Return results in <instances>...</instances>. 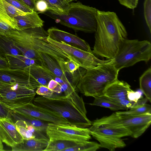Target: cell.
<instances>
[{
    "mask_svg": "<svg viewBox=\"0 0 151 151\" xmlns=\"http://www.w3.org/2000/svg\"><path fill=\"white\" fill-rule=\"evenodd\" d=\"M64 94L54 93L49 98L38 96L35 98L33 103L63 118L70 124L84 127L91 126L92 122L86 116L85 103L75 89L69 90Z\"/></svg>",
    "mask_w": 151,
    "mask_h": 151,
    "instance_id": "1",
    "label": "cell"
},
{
    "mask_svg": "<svg viewBox=\"0 0 151 151\" xmlns=\"http://www.w3.org/2000/svg\"><path fill=\"white\" fill-rule=\"evenodd\" d=\"M6 36L11 40L22 54L27 58L41 61L38 53H43L57 61L72 60L59 47L47 40L48 33L42 27L22 30L13 29Z\"/></svg>",
    "mask_w": 151,
    "mask_h": 151,
    "instance_id": "2",
    "label": "cell"
},
{
    "mask_svg": "<svg viewBox=\"0 0 151 151\" xmlns=\"http://www.w3.org/2000/svg\"><path fill=\"white\" fill-rule=\"evenodd\" d=\"M97 19V29L92 52L99 56L112 59L122 41L127 38V31L114 12L98 10Z\"/></svg>",
    "mask_w": 151,
    "mask_h": 151,
    "instance_id": "3",
    "label": "cell"
},
{
    "mask_svg": "<svg viewBox=\"0 0 151 151\" xmlns=\"http://www.w3.org/2000/svg\"><path fill=\"white\" fill-rule=\"evenodd\" d=\"M98 10L78 1L70 3L64 12L47 11L43 14L54 19L57 23L75 31L93 33L97 29Z\"/></svg>",
    "mask_w": 151,
    "mask_h": 151,
    "instance_id": "4",
    "label": "cell"
},
{
    "mask_svg": "<svg viewBox=\"0 0 151 151\" xmlns=\"http://www.w3.org/2000/svg\"><path fill=\"white\" fill-rule=\"evenodd\" d=\"M119 71L111 59L109 62L87 70L76 87L81 93L86 96L94 97L103 95L106 88L118 80Z\"/></svg>",
    "mask_w": 151,
    "mask_h": 151,
    "instance_id": "5",
    "label": "cell"
},
{
    "mask_svg": "<svg viewBox=\"0 0 151 151\" xmlns=\"http://www.w3.org/2000/svg\"><path fill=\"white\" fill-rule=\"evenodd\" d=\"M151 58V44L144 40L124 39L121 42L114 57L112 59L117 70L133 66L144 61L147 63Z\"/></svg>",
    "mask_w": 151,
    "mask_h": 151,
    "instance_id": "6",
    "label": "cell"
},
{
    "mask_svg": "<svg viewBox=\"0 0 151 151\" xmlns=\"http://www.w3.org/2000/svg\"><path fill=\"white\" fill-rule=\"evenodd\" d=\"M151 123V113L134 116L119 115L115 112L94 120L91 126L124 128L130 132V136L136 138L145 132Z\"/></svg>",
    "mask_w": 151,
    "mask_h": 151,
    "instance_id": "7",
    "label": "cell"
},
{
    "mask_svg": "<svg viewBox=\"0 0 151 151\" xmlns=\"http://www.w3.org/2000/svg\"><path fill=\"white\" fill-rule=\"evenodd\" d=\"M46 134L49 141H68L80 143L91 138L89 128L69 124L48 123Z\"/></svg>",
    "mask_w": 151,
    "mask_h": 151,
    "instance_id": "8",
    "label": "cell"
},
{
    "mask_svg": "<svg viewBox=\"0 0 151 151\" xmlns=\"http://www.w3.org/2000/svg\"><path fill=\"white\" fill-rule=\"evenodd\" d=\"M89 128L91 135L99 142L101 147L110 151L125 147L126 144L122 138L131 134L128 130L123 127L91 126Z\"/></svg>",
    "mask_w": 151,
    "mask_h": 151,
    "instance_id": "9",
    "label": "cell"
},
{
    "mask_svg": "<svg viewBox=\"0 0 151 151\" xmlns=\"http://www.w3.org/2000/svg\"><path fill=\"white\" fill-rule=\"evenodd\" d=\"M47 40L60 49L72 60L78 64L80 67L86 70L94 68L100 64L109 62L111 60L100 59L92 52L84 51L63 42L56 41L50 39L49 36Z\"/></svg>",
    "mask_w": 151,
    "mask_h": 151,
    "instance_id": "10",
    "label": "cell"
},
{
    "mask_svg": "<svg viewBox=\"0 0 151 151\" xmlns=\"http://www.w3.org/2000/svg\"><path fill=\"white\" fill-rule=\"evenodd\" d=\"M36 93L26 86L13 89H0V102L6 106H21L32 102Z\"/></svg>",
    "mask_w": 151,
    "mask_h": 151,
    "instance_id": "11",
    "label": "cell"
},
{
    "mask_svg": "<svg viewBox=\"0 0 151 151\" xmlns=\"http://www.w3.org/2000/svg\"><path fill=\"white\" fill-rule=\"evenodd\" d=\"M5 106L11 111L32 116L48 123L69 124L63 118L45 111L33 102L21 106Z\"/></svg>",
    "mask_w": 151,
    "mask_h": 151,
    "instance_id": "12",
    "label": "cell"
},
{
    "mask_svg": "<svg viewBox=\"0 0 151 151\" xmlns=\"http://www.w3.org/2000/svg\"><path fill=\"white\" fill-rule=\"evenodd\" d=\"M0 81L25 86L35 90L41 85L24 70L0 68Z\"/></svg>",
    "mask_w": 151,
    "mask_h": 151,
    "instance_id": "13",
    "label": "cell"
},
{
    "mask_svg": "<svg viewBox=\"0 0 151 151\" xmlns=\"http://www.w3.org/2000/svg\"><path fill=\"white\" fill-rule=\"evenodd\" d=\"M51 39L59 42H63L70 46L84 51L92 52L89 44L78 36L55 27H51L47 31Z\"/></svg>",
    "mask_w": 151,
    "mask_h": 151,
    "instance_id": "14",
    "label": "cell"
},
{
    "mask_svg": "<svg viewBox=\"0 0 151 151\" xmlns=\"http://www.w3.org/2000/svg\"><path fill=\"white\" fill-rule=\"evenodd\" d=\"M0 136L2 142L11 147L22 142L24 139L11 119L0 118Z\"/></svg>",
    "mask_w": 151,
    "mask_h": 151,
    "instance_id": "15",
    "label": "cell"
},
{
    "mask_svg": "<svg viewBox=\"0 0 151 151\" xmlns=\"http://www.w3.org/2000/svg\"><path fill=\"white\" fill-rule=\"evenodd\" d=\"M131 90V86L128 83L118 79L106 88L104 95L115 100L128 99V92Z\"/></svg>",
    "mask_w": 151,
    "mask_h": 151,
    "instance_id": "16",
    "label": "cell"
},
{
    "mask_svg": "<svg viewBox=\"0 0 151 151\" xmlns=\"http://www.w3.org/2000/svg\"><path fill=\"white\" fill-rule=\"evenodd\" d=\"M38 55L43 65L48 68L56 77L60 79L64 83L72 84L71 80L68 77L67 73L63 71L56 59L46 53H39Z\"/></svg>",
    "mask_w": 151,
    "mask_h": 151,
    "instance_id": "17",
    "label": "cell"
},
{
    "mask_svg": "<svg viewBox=\"0 0 151 151\" xmlns=\"http://www.w3.org/2000/svg\"><path fill=\"white\" fill-rule=\"evenodd\" d=\"M24 70L32 75L41 85L47 86L51 80H55L57 78L43 65H34L28 66Z\"/></svg>",
    "mask_w": 151,
    "mask_h": 151,
    "instance_id": "18",
    "label": "cell"
},
{
    "mask_svg": "<svg viewBox=\"0 0 151 151\" xmlns=\"http://www.w3.org/2000/svg\"><path fill=\"white\" fill-rule=\"evenodd\" d=\"M13 19L17 22L19 30L42 27L44 21L38 15V13L33 11L24 15L15 17Z\"/></svg>",
    "mask_w": 151,
    "mask_h": 151,
    "instance_id": "19",
    "label": "cell"
},
{
    "mask_svg": "<svg viewBox=\"0 0 151 151\" xmlns=\"http://www.w3.org/2000/svg\"><path fill=\"white\" fill-rule=\"evenodd\" d=\"M49 139L32 138L24 139L21 142L12 147L13 151H43L48 145Z\"/></svg>",
    "mask_w": 151,
    "mask_h": 151,
    "instance_id": "20",
    "label": "cell"
},
{
    "mask_svg": "<svg viewBox=\"0 0 151 151\" xmlns=\"http://www.w3.org/2000/svg\"><path fill=\"white\" fill-rule=\"evenodd\" d=\"M4 57L9 67L14 69L24 70L26 68L34 65H43L40 60L27 58L22 55H14L7 54Z\"/></svg>",
    "mask_w": 151,
    "mask_h": 151,
    "instance_id": "21",
    "label": "cell"
},
{
    "mask_svg": "<svg viewBox=\"0 0 151 151\" xmlns=\"http://www.w3.org/2000/svg\"><path fill=\"white\" fill-rule=\"evenodd\" d=\"M10 112L11 119L14 122L18 120L25 121L29 124L31 125L38 130L46 133L48 123L42 121L32 116L14 112L8 110Z\"/></svg>",
    "mask_w": 151,
    "mask_h": 151,
    "instance_id": "22",
    "label": "cell"
},
{
    "mask_svg": "<svg viewBox=\"0 0 151 151\" xmlns=\"http://www.w3.org/2000/svg\"><path fill=\"white\" fill-rule=\"evenodd\" d=\"M0 53L4 57L7 54L14 55H22L11 40L6 36H0Z\"/></svg>",
    "mask_w": 151,
    "mask_h": 151,
    "instance_id": "23",
    "label": "cell"
},
{
    "mask_svg": "<svg viewBox=\"0 0 151 151\" xmlns=\"http://www.w3.org/2000/svg\"><path fill=\"white\" fill-rule=\"evenodd\" d=\"M94 98L93 103L89 104L108 108L113 111L126 109L125 108L118 104L112 99L104 95Z\"/></svg>",
    "mask_w": 151,
    "mask_h": 151,
    "instance_id": "24",
    "label": "cell"
},
{
    "mask_svg": "<svg viewBox=\"0 0 151 151\" xmlns=\"http://www.w3.org/2000/svg\"><path fill=\"white\" fill-rule=\"evenodd\" d=\"M140 89L150 102L151 101V68L146 70L139 78Z\"/></svg>",
    "mask_w": 151,
    "mask_h": 151,
    "instance_id": "25",
    "label": "cell"
},
{
    "mask_svg": "<svg viewBox=\"0 0 151 151\" xmlns=\"http://www.w3.org/2000/svg\"><path fill=\"white\" fill-rule=\"evenodd\" d=\"M44 1L47 5L48 10L57 13H63L66 11L70 2L77 0H35Z\"/></svg>",
    "mask_w": 151,
    "mask_h": 151,
    "instance_id": "26",
    "label": "cell"
},
{
    "mask_svg": "<svg viewBox=\"0 0 151 151\" xmlns=\"http://www.w3.org/2000/svg\"><path fill=\"white\" fill-rule=\"evenodd\" d=\"M78 143L75 142L63 140L49 141L47 145L43 151H64Z\"/></svg>",
    "mask_w": 151,
    "mask_h": 151,
    "instance_id": "27",
    "label": "cell"
},
{
    "mask_svg": "<svg viewBox=\"0 0 151 151\" xmlns=\"http://www.w3.org/2000/svg\"><path fill=\"white\" fill-rule=\"evenodd\" d=\"M119 115L130 116H139L147 113L151 114L150 104H145L133 107L125 111L116 112Z\"/></svg>",
    "mask_w": 151,
    "mask_h": 151,
    "instance_id": "28",
    "label": "cell"
},
{
    "mask_svg": "<svg viewBox=\"0 0 151 151\" xmlns=\"http://www.w3.org/2000/svg\"><path fill=\"white\" fill-rule=\"evenodd\" d=\"M100 147L99 144L88 140L79 143L75 146L67 148L64 151H96Z\"/></svg>",
    "mask_w": 151,
    "mask_h": 151,
    "instance_id": "29",
    "label": "cell"
},
{
    "mask_svg": "<svg viewBox=\"0 0 151 151\" xmlns=\"http://www.w3.org/2000/svg\"><path fill=\"white\" fill-rule=\"evenodd\" d=\"M14 123L17 130L24 139L35 138L33 133L27 129V124L26 122L22 120H18L15 121Z\"/></svg>",
    "mask_w": 151,
    "mask_h": 151,
    "instance_id": "30",
    "label": "cell"
},
{
    "mask_svg": "<svg viewBox=\"0 0 151 151\" xmlns=\"http://www.w3.org/2000/svg\"><path fill=\"white\" fill-rule=\"evenodd\" d=\"M0 19L14 29L19 30L16 21L10 17L7 14L3 0H0Z\"/></svg>",
    "mask_w": 151,
    "mask_h": 151,
    "instance_id": "31",
    "label": "cell"
},
{
    "mask_svg": "<svg viewBox=\"0 0 151 151\" xmlns=\"http://www.w3.org/2000/svg\"><path fill=\"white\" fill-rule=\"evenodd\" d=\"M61 68L65 73L73 74L78 69L79 65L72 60L67 61H58Z\"/></svg>",
    "mask_w": 151,
    "mask_h": 151,
    "instance_id": "32",
    "label": "cell"
},
{
    "mask_svg": "<svg viewBox=\"0 0 151 151\" xmlns=\"http://www.w3.org/2000/svg\"><path fill=\"white\" fill-rule=\"evenodd\" d=\"M3 0L6 12L8 15L11 18L13 19L15 17L24 15L27 13L14 6L5 1Z\"/></svg>",
    "mask_w": 151,
    "mask_h": 151,
    "instance_id": "33",
    "label": "cell"
},
{
    "mask_svg": "<svg viewBox=\"0 0 151 151\" xmlns=\"http://www.w3.org/2000/svg\"><path fill=\"white\" fill-rule=\"evenodd\" d=\"M144 15L147 25L151 32V0H145Z\"/></svg>",
    "mask_w": 151,
    "mask_h": 151,
    "instance_id": "34",
    "label": "cell"
},
{
    "mask_svg": "<svg viewBox=\"0 0 151 151\" xmlns=\"http://www.w3.org/2000/svg\"><path fill=\"white\" fill-rule=\"evenodd\" d=\"M4 0L25 13H31L34 11L27 6L21 0Z\"/></svg>",
    "mask_w": 151,
    "mask_h": 151,
    "instance_id": "35",
    "label": "cell"
},
{
    "mask_svg": "<svg viewBox=\"0 0 151 151\" xmlns=\"http://www.w3.org/2000/svg\"><path fill=\"white\" fill-rule=\"evenodd\" d=\"M35 93L40 96L49 98L54 94V92L49 89L47 86L41 85L37 88Z\"/></svg>",
    "mask_w": 151,
    "mask_h": 151,
    "instance_id": "36",
    "label": "cell"
},
{
    "mask_svg": "<svg viewBox=\"0 0 151 151\" xmlns=\"http://www.w3.org/2000/svg\"><path fill=\"white\" fill-rule=\"evenodd\" d=\"M127 98L129 100L136 102L139 99L142 98V97L141 92L135 91L131 89L128 92Z\"/></svg>",
    "mask_w": 151,
    "mask_h": 151,
    "instance_id": "37",
    "label": "cell"
},
{
    "mask_svg": "<svg viewBox=\"0 0 151 151\" xmlns=\"http://www.w3.org/2000/svg\"><path fill=\"white\" fill-rule=\"evenodd\" d=\"M119 3L127 8L134 9L137 6L139 0H118Z\"/></svg>",
    "mask_w": 151,
    "mask_h": 151,
    "instance_id": "38",
    "label": "cell"
},
{
    "mask_svg": "<svg viewBox=\"0 0 151 151\" xmlns=\"http://www.w3.org/2000/svg\"><path fill=\"white\" fill-rule=\"evenodd\" d=\"M13 29L9 25L0 19V36H6L7 33Z\"/></svg>",
    "mask_w": 151,
    "mask_h": 151,
    "instance_id": "39",
    "label": "cell"
},
{
    "mask_svg": "<svg viewBox=\"0 0 151 151\" xmlns=\"http://www.w3.org/2000/svg\"><path fill=\"white\" fill-rule=\"evenodd\" d=\"M0 118H8L11 119L9 111L0 102Z\"/></svg>",
    "mask_w": 151,
    "mask_h": 151,
    "instance_id": "40",
    "label": "cell"
},
{
    "mask_svg": "<svg viewBox=\"0 0 151 151\" xmlns=\"http://www.w3.org/2000/svg\"><path fill=\"white\" fill-rule=\"evenodd\" d=\"M21 0L31 9L36 12L35 0Z\"/></svg>",
    "mask_w": 151,
    "mask_h": 151,
    "instance_id": "41",
    "label": "cell"
},
{
    "mask_svg": "<svg viewBox=\"0 0 151 151\" xmlns=\"http://www.w3.org/2000/svg\"><path fill=\"white\" fill-rule=\"evenodd\" d=\"M59 84V83L55 80L52 79L49 82L47 87L50 90L53 91Z\"/></svg>",
    "mask_w": 151,
    "mask_h": 151,
    "instance_id": "42",
    "label": "cell"
},
{
    "mask_svg": "<svg viewBox=\"0 0 151 151\" xmlns=\"http://www.w3.org/2000/svg\"><path fill=\"white\" fill-rule=\"evenodd\" d=\"M7 67H9L6 58L0 59V68Z\"/></svg>",
    "mask_w": 151,
    "mask_h": 151,
    "instance_id": "43",
    "label": "cell"
},
{
    "mask_svg": "<svg viewBox=\"0 0 151 151\" xmlns=\"http://www.w3.org/2000/svg\"><path fill=\"white\" fill-rule=\"evenodd\" d=\"M0 147L2 148H3V145L2 144V142L1 141V138L0 136Z\"/></svg>",
    "mask_w": 151,
    "mask_h": 151,
    "instance_id": "44",
    "label": "cell"
},
{
    "mask_svg": "<svg viewBox=\"0 0 151 151\" xmlns=\"http://www.w3.org/2000/svg\"><path fill=\"white\" fill-rule=\"evenodd\" d=\"M5 58L0 53V59H4Z\"/></svg>",
    "mask_w": 151,
    "mask_h": 151,
    "instance_id": "45",
    "label": "cell"
},
{
    "mask_svg": "<svg viewBox=\"0 0 151 151\" xmlns=\"http://www.w3.org/2000/svg\"><path fill=\"white\" fill-rule=\"evenodd\" d=\"M5 150L3 148L0 147V151H3Z\"/></svg>",
    "mask_w": 151,
    "mask_h": 151,
    "instance_id": "46",
    "label": "cell"
},
{
    "mask_svg": "<svg viewBox=\"0 0 151 151\" xmlns=\"http://www.w3.org/2000/svg\"></svg>",
    "mask_w": 151,
    "mask_h": 151,
    "instance_id": "47",
    "label": "cell"
}]
</instances>
